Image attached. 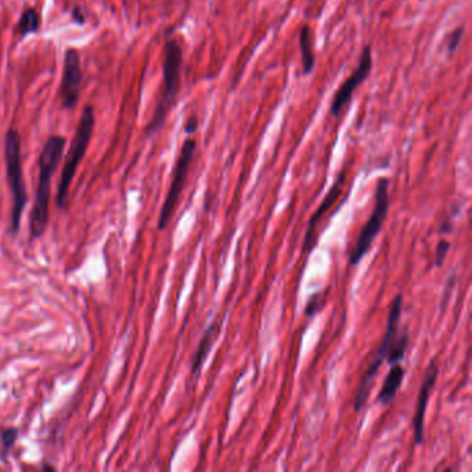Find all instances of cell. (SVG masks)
Instances as JSON below:
<instances>
[{"mask_svg": "<svg viewBox=\"0 0 472 472\" xmlns=\"http://www.w3.org/2000/svg\"><path fill=\"white\" fill-rule=\"evenodd\" d=\"M5 162L7 182H9L11 195H13V209H11V233H17L21 224V216L28 202L27 188L24 182L23 162H21V139L18 132L11 127L5 139Z\"/></svg>", "mask_w": 472, "mask_h": 472, "instance_id": "cell-3", "label": "cell"}, {"mask_svg": "<svg viewBox=\"0 0 472 472\" xmlns=\"http://www.w3.org/2000/svg\"><path fill=\"white\" fill-rule=\"evenodd\" d=\"M73 18H75V21H77V23H81V24H83V21H85V20H83V17H82V13H81V11H78V10H75V11H73Z\"/></svg>", "mask_w": 472, "mask_h": 472, "instance_id": "cell-22", "label": "cell"}, {"mask_svg": "<svg viewBox=\"0 0 472 472\" xmlns=\"http://www.w3.org/2000/svg\"><path fill=\"white\" fill-rule=\"evenodd\" d=\"M439 374V368L436 364V360H432L429 367H428L425 377L421 384L420 392H418L417 404H416V413L413 417V428H414V439L416 445H421L424 441V420H425V411H427L428 400L431 396V392L435 385L436 378Z\"/></svg>", "mask_w": 472, "mask_h": 472, "instance_id": "cell-11", "label": "cell"}, {"mask_svg": "<svg viewBox=\"0 0 472 472\" xmlns=\"http://www.w3.org/2000/svg\"><path fill=\"white\" fill-rule=\"evenodd\" d=\"M183 67V51L180 45L175 39H169L165 45L164 65H162V77H164V89L162 95L155 108L153 119L147 127V135L153 136L164 126L166 117L175 105L179 87H180V73Z\"/></svg>", "mask_w": 472, "mask_h": 472, "instance_id": "cell-2", "label": "cell"}, {"mask_svg": "<svg viewBox=\"0 0 472 472\" xmlns=\"http://www.w3.org/2000/svg\"><path fill=\"white\" fill-rule=\"evenodd\" d=\"M463 33H464L463 27L457 28L456 31L450 33L449 41H447V51H449L450 54H453L454 51L459 49L460 42H461V37H463Z\"/></svg>", "mask_w": 472, "mask_h": 472, "instance_id": "cell-20", "label": "cell"}, {"mask_svg": "<svg viewBox=\"0 0 472 472\" xmlns=\"http://www.w3.org/2000/svg\"><path fill=\"white\" fill-rule=\"evenodd\" d=\"M372 69V54H371V46H366L364 47L363 53L360 55L359 64L354 69L352 75H350L345 82L342 83L339 86V89L336 90L335 96H334V100H332L331 109L330 112L334 117H338L342 109L345 108L346 105L349 104L350 99L353 96L354 90L362 85V83L368 78V75L371 73Z\"/></svg>", "mask_w": 472, "mask_h": 472, "instance_id": "cell-8", "label": "cell"}, {"mask_svg": "<svg viewBox=\"0 0 472 472\" xmlns=\"http://www.w3.org/2000/svg\"><path fill=\"white\" fill-rule=\"evenodd\" d=\"M195 148H197V141L194 139H187L183 143L182 151H180L176 166H175V171H173L172 183H171L168 194H166V198H165L162 209H161V214H159V230H164L165 227L168 226L169 220H171L173 212L176 209V205L179 202L180 194H182L183 187H184V183H186L187 175H188V171H190L191 162L194 159Z\"/></svg>", "mask_w": 472, "mask_h": 472, "instance_id": "cell-7", "label": "cell"}, {"mask_svg": "<svg viewBox=\"0 0 472 472\" xmlns=\"http://www.w3.org/2000/svg\"><path fill=\"white\" fill-rule=\"evenodd\" d=\"M327 294H328V290H324L323 292H317V294H314V295L309 299L308 305H306V310H305L306 317H313L314 314L317 313L318 310L324 306V304H326V299H327Z\"/></svg>", "mask_w": 472, "mask_h": 472, "instance_id": "cell-17", "label": "cell"}, {"mask_svg": "<svg viewBox=\"0 0 472 472\" xmlns=\"http://www.w3.org/2000/svg\"><path fill=\"white\" fill-rule=\"evenodd\" d=\"M406 375V370L400 363L392 364L389 372L386 374L385 380H384V385L377 396V402L381 403L382 406H389L393 399H395L396 393L399 390L403 378Z\"/></svg>", "mask_w": 472, "mask_h": 472, "instance_id": "cell-12", "label": "cell"}, {"mask_svg": "<svg viewBox=\"0 0 472 472\" xmlns=\"http://www.w3.org/2000/svg\"><path fill=\"white\" fill-rule=\"evenodd\" d=\"M82 78L79 53L75 49H69L65 51L64 57L63 81L60 87V99L64 108H73L77 105L81 93Z\"/></svg>", "mask_w": 472, "mask_h": 472, "instance_id": "cell-9", "label": "cell"}, {"mask_svg": "<svg viewBox=\"0 0 472 472\" xmlns=\"http://www.w3.org/2000/svg\"><path fill=\"white\" fill-rule=\"evenodd\" d=\"M402 306H403V296L398 295L395 299L392 300V304H390L389 316H388V322H386L385 335L382 338L380 346H378L374 354H372L371 362L368 364L367 370H366L363 377L360 380L359 388L356 390V395H354L353 400V407L356 411H360L364 407V404H366L368 396H370V392H371L372 381H374V378L377 377L380 367L384 363V359H386V354L389 352L390 346H392L396 335H398Z\"/></svg>", "mask_w": 472, "mask_h": 472, "instance_id": "cell-5", "label": "cell"}, {"mask_svg": "<svg viewBox=\"0 0 472 472\" xmlns=\"http://www.w3.org/2000/svg\"><path fill=\"white\" fill-rule=\"evenodd\" d=\"M197 127H198V118H197L195 115H191L186 123L184 132H186V135H193V133H195V130H197Z\"/></svg>", "mask_w": 472, "mask_h": 472, "instance_id": "cell-21", "label": "cell"}, {"mask_svg": "<svg viewBox=\"0 0 472 472\" xmlns=\"http://www.w3.org/2000/svg\"><path fill=\"white\" fill-rule=\"evenodd\" d=\"M407 344H409V332H407V330H403L402 334L396 335L393 344L390 346L389 352L386 354V360H388V363L390 366L395 363H400L404 359Z\"/></svg>", "mask_w": 472, "mask_h": 472, "instance_id": "cell-15", "label": "cell"}, {"mask_svg": "<svg viewBox=\"0 0 472 472\" xmlns=\"http://www.w3.org/2000/svg\"><path fill=\"white\" fill-rule=\"evenodd\" d=\"M17 436H18V431L15 428H7L5 431H2L0 435V442H2V451H3V457L6 454L9 453L10 449L13 447L15 441H17Z\"/></svg>", "mask_w": 472, "mask_h": 472, "instance_id": "cell-18", "label": "cell"}, {"mask_svg": "<svg viewBox=\"0 0 472 472\" xmlns=\"http://www.w3.org/2000/svg\"><path fill=\"white\" fill-rule=\"evenodd\" d=\"M219 331H220V322H214L211 326H209L206 330H205L204 335L201 338L200 344L197 346V349H195V353L193 356V360H191V374L193 375H197L198 372H200L201 367H202V364H204V360L206 357V354L209 353V350L214 345L215 339H216V336H218Z\"/></svg>", "mask_w": 472, "mask_h": 472, "instance_id": "cell-13", "label": "cell"}, {"mask_svg": "<svg viewBox=\"0 0 472 472\" xmlns=\"http://www.w3.org/2000/svg\"><path fill=\"white\" fill-rule=\"evenodd\" d=\"M346 172L342 171L339 173V176L336 177V180L334 182V184L331 186L328 194L324 197V200L322 201V204L318 205L317 211L312 215V218L309 219L308 227H306V234H305L304 240V247H302V252L306 255H309L313 251L314 246H316V241H317V224L320 223V220L323 219V216L326 215L328 209L331 208L332 205L335 204V201L339 198L341 191L345 183Z\"/></svg>", "mask_w": 472, "mask_h": 472, "instance_id": "cell-10", "label": "cell"}, {"mask_svg": "<svg viewBox=\"0 0 472 472\" xmlns=\"http://www.w3.org/2000/svg\"><path fill=\"white\" fill-rule=\"evenodd\" d=\"M65 139L63 136L53 135L46 140L39 157V179H37L35 202L32 206L29 229L33 238L41 237L46 230L49 222V202H50L51 179L59 168L63 157Z\"/></svg>", "mask_w": 472, "mask_h": 472, "instance_id": "cell-1", "label": "cell"}, {"mask_svg": "<svg viewBox=\"0 0 472 472\" xmlns=\"http://www.w3.org/2000/svg\"><path fill=\"white\" fill-rule=\"evenodd\" d=\"M39 24H41V18H39V14L35 9H28L25 10L21 15V18H20V31H21V35L23 36H27L32 32H36L37 28H39Z\"/></svg>", "mask_w": 472, "mask_h": 472, "instance_id": "cell-16", "label": "cell"}, {"mask_svg": "<svg viewBox=\"0 0 472 472\" xmlns=\"http://www.w3.org/2000/svg\"><path fill=\"white\" fill-rule=\"evenodd\" d=\"M299 46L300 54H302V68L304 75H309L316 65L313 51V33L308 24L302 25L299 31Z\"/></svg>", "mask_w": 472, "mask_h": 472, "instance_id": "cell-14", "label": "cell"}, {"mask_svg": "<svg viewBox=\"0 0 472 472\" xmlns=\"http://www.w3.org/2000/svg\"><path fill=\"white\" fill-rule=\"evenodd\" d=\"M93 129H95V112H93V108L90 105H86L83 108L79 122H78L77 132H75V136H73L71 147H69L68 157L65 159L63 172H61L59 190H57V205H59L60 209L67 208L69 187H71V183L75 177L78 166L86 154Z\"/></svg>", "mask_w": 472, "mask_h": 472, "instance_id": "cell-4", "label": "cell"}, {"mask_svg": "<svg viewBox=\"0 0 472 472\" xmlns=\"http://www.w3.org/2000/svg\"><path fill=\"white\" fill-rule=\"evenodd\" d=\"M389 180L386 177L378 179L375 193H374V209H372L371 216L364 224L363 229L360 230V234L356 240V244L350 251L349 265L356 266L360 260L364 258L372 246V241L381 232V227L385 222L388 209H389Z\"/></svg>", "mask_w": 472, "mask_h": 472, "instance_id": "cell-6", "label": "cell"}, {"mask_svg": "<svg viewBox=\"0 0 472 472\" xmlns=\"http://www.w3.org/2000/svg\"><path fill=\"white\" fill-rule=\"evenodd\" d=\"M450 250V241L447 240H441L439 241V244L436 247V252H435V263L438 268H441L443 262H445L446 256L449 254Z\"/></svg>", "mask_w": 472, "mask_h": 472, "instance_id": "cell-19", "label": "cell"}]
</instances>
